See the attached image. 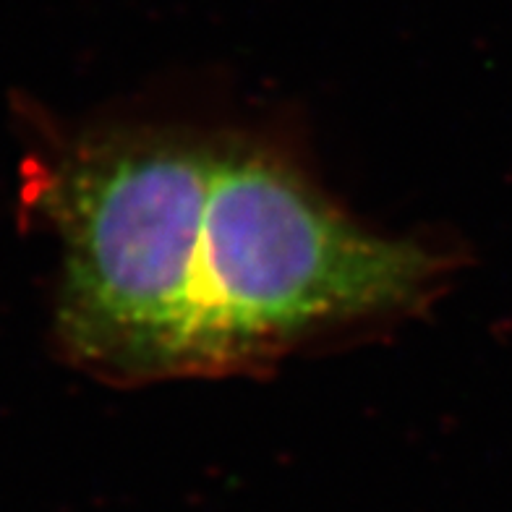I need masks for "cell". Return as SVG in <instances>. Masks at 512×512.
<instances>
[{"mask_svg": "<svg viewBox=\"0 0 512 512\" xmlns=\"http://www.w3.org/2000/svg\"><path fill=\"white\" fill-rule=\"evenodd\" d=\"M24 204L58 241L63 358L113 382L212 377L432 298L447 262L379 236L230 131H34Z\"/></svg>", "mask_w": 512, "mask_h": 512, "instance_id": "6da1fadb", "label": "cell"}]
</instances>
